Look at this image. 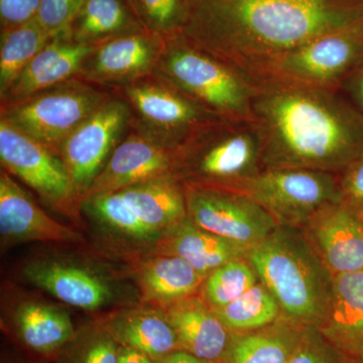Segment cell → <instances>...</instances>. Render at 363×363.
<instances>
[{
  "mask_svg": "<svg viewBox=\"0 0 363 363\" xmlns=\"http://www.w3.org/2000/svg\"><path fill=\"white\" fill-rule=\"evenodd\" d=\"M117 363H152V359L138 351L121 346Z\"/></svg>",
  "mask_w": 363,
  "mask_h": 363,
  "instance_id": "ab89813d",
  "label": "cell"
},
{
  "mask_svg": "<svg viewBox=\"0 0 363 363\" xmlns=\"http://www.w3.org/2000/svg\"><path fill=\"white\" fill-rule=\"evenodd\" d=\"M363 63V23L325 33L245 71L248 77L340 90Z\"/></svg>",
  "mask_w": 363,
  "mask_h": 363,
  "instance_id": "8992f818",
  "label": "cell"
},
{
  "mask_svg": "<svg viewBox=\"0 0 363 363\" xmlns=\"http://www.w3.org/2000/svg\"><path fill=\"white\" fill-rule=\"evenodd\" d=\"M162 310L176 332L181 350L207 362H221L233 332L222 323L199 293Z\"/></svg>",
  "mask_w": 363,
  "mask_h": 363,
  "instance_id": "d6986e66",
  "label": "cell"
},
{
  "mask_svg": "<svg viewBox=\"0 0 363 363\" xmlns=\"http://www.w3.org/2000/svg\"><path fill=\"white\" fill-rule=\"evenodd\" d=\"M97 47L67 38L52 40L21 74L2 104L25 99L75 78Z\"/></svg>",
  "mask_w": 363,
  "mask_h": 363,
  "instance_id": "ffe728a7",
  "label": "cell"
},
{
  "mask_svg": "<svg viewBox=\"0 0 363 363\" xmlns=\"http://www.w3.org/2000/svg\"><path fill=\"white\" fill-rule=\"evenodd\" d=\"M152 245L150 255H178L205 276L231 260L247 259L250 252L242 245L195 225L188 217Z\"/></svg>",
  "mask_w": 363,
  "mask_h": 363,
  "instance_id": "44dd1931",
  "label": "cell"
},
{
  "mask_svg": "<svg viewBox=\"0 0 363 363\" xmlns=\"http://www.w3.org/2000/svg\"><path fill=\"white\" fill-rule=\"evenodd\" d=\"M341 89L347 91L355 106L363 114V63L346 79Z\"/></svg>",
  "mask_w": 363,
  "mask_h": 363,
  "instance_id": "74e56055",
  "label": "cell"
},
{
  "mask_svg": "<svg viewBox=\"0 0 363 363\" xmlns=\"http://www.w3.org/2000/svg\"><path fill=\"white\" fill-rule=\"evenodd\" d=\"M250 79L264 169L339 174L362 156L363 114L340 90Z\"/></svg>",
  "mask_w": 363,
  "mask_h": 363,
  "instance_id": "7a4b0ae2",
  "label": "cell"
},
{
  "mask_svg": "<svg viewBox=\"0 0 363 363\" xmlns=\"http://www.w3.org/2000/svg\"><path fill=\"white\" fill-rule=\"evenodd\" d=\"M212 363H218V362H212Z\"/></svg>",
  "mask_w": 363,
  "mask_h": 363,
  "instance_id": "b9f144b4",
  "label": "cell"
},
{
  "mask_svg": "<svg viewBox=\"0 0 363 363\" xmlns=\"http://www.w3.org/2000/svg\"><path fill=\"white\" fill-rule=\"evenodd\" d=\"M363 23V0H186L178 35L245 72Z\"/></svg>",
  "mask_w": 363,
  "mask_h": 363,
  "instance_id": "6da1fadb",
  "label": "cell"
},
{
  "mask_svg": "<svg viewBox=\"0 0 363 363\" xmlns=\"http://www.w3.org/2000/svg\"><path fill=\"white\" fill-rule=\"evenodd\" d=\"M228 190L250 196L278 226L293 228H303L322 208L341 202L337 174L311 169H262Z\"/></svg>",
  "mask_w": 363,
  "mask_h": 363,
  "instance_id": "ba28073f",
  "label": "cell"
},
{
  "mask_svg": "<svg viewBox=\"0 0 363 363\" xmlns=\"http://www.w3.org/2000/svg\"><path fill=\"white\" fill-rule=\"evenodd\" d=\"M334 276L363 269V219L342 202L327 205L301 228Z\"/></svg>",
  "mask_w": 363,
  "mask_h": 363,
  "instance_id": "9a60e30c",
  "label": "cell"
},
{
  "mask_svg": "<svg viewBox=\"0 0 363 363\" xmlns=\"http://www.w3.org/2000/svg\"><path fill=\"white\" fill-rule=\"evenodd\" d=\"M40 0H0L2 30L33 21L37 16Z\"/></svg>",
  "mask_w": 363,
  "mask_h": 363,
  "instance_id": "8d00e7d4",
  "label": "cell"
},
{
  "mask_svg": "<svg viewBox=\"0 0 363 363\" xmlns=\"http://www.w3.org/2000/svg\"><path fill=\"white\" fill-rule=\"evenodd\" d=\"M262 169V140L255 121H219L182 145L175 176L184 186L233 189Z\"/></svg>",
  "mask_w": 363,
  "mask_h": 363,
  "instance_id": "5b68a950",
  "label": "cell"
},
{
  "mask_svg": "<svg viewBox=\"0 0 363 363\" xmlns=\"http://www.w3.org/2000/svg\"><path fill=\"white\" fill-rule=\"evenodd\" d=\"M0 233L11 242L78 243L80 234L49 216L6 171L0 174Z\"/></svg>",
  "mask_w": 363,
  "mask_h": 363,
  "instance_id": "e0dca14e",
  "label": "cell"
},
{
  "mask_svg": "<svg viewBox=\"0 0 363 363\" xmlns=\"http://www.w3.org/2000/svg\"><path fill=\"white\" fill-rule=\"evenodd\" d=\"M131 121L133 112L128 102L111 97L62 145L60 157L81 200L104 168Z\"/></svg>",
  "mask_w": 363,
  "mask_h": 363,
  "instance_id": "8fae6325",
  "label": "cell"
},
{
  "mask_svg": "<svg viewBox=\"0 0 363 363\" xmlns=\"http://www.w3.org/2000/svg\"><path fill=\"white\" fill-rule=\"evenodd\" d=\"M14 323L21 342L45 354L61 350L76 336L70 316L44 303L25 302L18 306Z\"/></svg>",
  "mask_w": 363,
  "mask_h": 363,
  "instance_id": "484cf974",
  "label": "cell"
},
{
  "mask_svg": "<svg viewBox=\"0 0 363 363\" xmlns=\"http://www.w3.org/2000/svg\"><path fill=\"white\" fill-rule=\"evenodd\" d=\"M213 311L230 332L257 330L281 316L276 298L260 281L233 302Z\"/></svg>",
  "mask_w": 363,
  "mask_h": 363,
  "instance_id": "f1b7e54d",
  "label": "cell"
},
{
  "mask_svg": "<svg viewBox=\"0 0 363 363\" xmlns=\"http://www.w3.org/2000/svg\"><path fill=\"white\" fill-rule=\"evenodd\" d=\"M54 40L37 18L2 30L0 47V95L4 99L21 74L43 49Z\"/></svg>",
  "mask_w": 363,
  "mask_h": 363,
  "instance_id": "83f0119b",
  "label": "cell"
},
{
  "mask_svg": "<svg viewBox=\"0 0 363 363\" xmlns=\"http://www.w3.org/2000/svg\"><path fill=\"white\" fill-rule=\"evenodd\" d=\"M341 202L363 219V155L337 174Z\"/></svg>",
  "mask_w": 363,
  "mask_h": 363,
  "instance_id": "d590c367",
  "label": "cell"
},
{
  "mask_svg": "<svg viewBox=\"0 0 363 363\" xmlns=\"http://www.w3.org/2000/svg\"><path fill=\"white\" fill-rule=\"evenodd\" d=\"M28 283L66 304L95 311L113 298L111 285L90 269L57 260H38L23 269Z\"/></svg>",
  "mask_w": 363,
  "mask_h": 363,
  "instance_id": "ac0fdd59",
  "label": "cell"
},
{
  "mask_svg": "<svg viewBox=\"0 0 363 363\" xmlns=\"http://www.w3.org/2000/svg\"><path fill=\"white\" fill-rule=\"evenodd\" d=\"M289 363H345L315 327H305Z\"/></svg>",
  "mask_w": 363,
  "mask_h": 363,
  "instance_id": "e575fe53",
  "label": "cell"
},
{
  "mask_svg": "<svg viewBox=\"0 0 363 363\" xmlns=\"http://www.w3.org/2000/svg\"><path fill=\"white\" fill-rule=\"evenodd\" d=\"M182 147L135 130L119 143L82 201L160 177L175 175Z\"/></svg>",
  "mask_w": 363,
  "mask_h": 363,
  "instance_id": "4fadbf2b",
  "label": "cell"
},
{
  "mask_svg": "<svg viewBox=\"0 0 363 363\" xmlns=\"http://www.w3.org/2000/svg\"><path fill=\"white\" fill-rule=\"evenodd\" d=\"M155 74L221 121H253L252 79L180 35L166 39Z\"/></svg>",
  "mask_w": 363,
  "mask_h": 363,
  "instance_id": "277c9868",
  "label": "cell"
},
{
  "mask_svg": "<svg viewBox=\"0 0 363 363\" xmlns=\"http://www.w3.org/2000/svg\"><path fill=\"white\" fill-rule=\"evenodd\" d=\"M147 30L133 21L123 0H86L69 32L76 43L101 45L107 40Z\"/></svg>",
  "mask_w": 363,
  "mask_h": 363,
  "instance_id": "4316f807",
  "label": "cell"
},
{
  "mask_svg": "<svg viewBox=\"0 0 363 363\" xmlns=\"http://www.w3.org/2000/svg\"><path fill=\"white\" fill-rule=\"evenodd\" d=\"M143 298L160 309L200 292L207 276L178 255H150L138 266Z\"/></svg>",
  "mask_w": 363,
  "mask_h": 363,
  "instance_id": "cb8c5ba5",
  "label": "cell"
},
{
  "mask_svg": "<svg viewBox=\"0 0 363 363\" xmlns=\"http://www.w3.org/2000/svg\"><path fill=\"white\" fill-rule=\"evenodd\" d=\"M119 345L152 359L180 350L176 332L162 309H130L114 313L100 324Z\"/></svg>",
  "mask_w": 363,
  "mask_h": 363,
  "instance_id": "7402d4cb",
  "label": "cell"
},
{
  "mask_svg": "<svg viewBox=\"0 0 363 363\" xmlns=\"http://www.w3.org/2000/svg\"><path fill=\"white\" fill-rule=\"evenodd\" d=\"M184 187L188 218L195 225L250 250L278 227L264 207L238 191Z\"/></svg>",
  "mask_w": 363,
  "mask_h": 363,
  "instance_id": "30bf717a",
  "label": "cell"
},
{
  "mask_svg": "<svg viewBox=\"0 0 363 363\" xmlns=\"http://www.w3.org/2000/svg\"><path fill=\"white\" fill-rule=\"evenodd\" d=\"M0 160L9 173L51 206L67 211L77 201V193L58 152L4 118L0 121Z\"/></svg>",
  "mask_w": 363,
  "mask_h": 363,
  "instance_id": "7c38bea8",
  "label": "cell"
},
{
  "mask_svg": "<svg viewBox=\"0 0 363 363\" xmlns=\"http://www.w3.org/2000/svg\"><path fill=\"white\" fill-rule=\"evenodd\" d=\"M316 329L345 362H363V269L333 277L330 302Z\"/></svg>",
  "mask_w": 363,
  "mask_h": 363,
  "instance_id": "2e32d148",
  "label": "cell"
},
{
  "mask_svg": "<svg viewBox=\"0 0 363 363\" xmlns=\"http://www.w3.org/2000/svg\"><path fill=\"white\" fill-rule=\"evenodd\" d=\"M164 44V38L150 30L114 38L98 45L78 75L97 84H130L155 73Z\"/></svg>",
  "mask_w": 363,
  "mask_h": 363,
  "instance_id": "5bb4252c",
  "label": "cell"
},
{
  "mask_svg": "<svg viewBox=\"0 0 363 363\" xmlns=\"http://www.w3.org/2000/svg\"><path fill=\"white\" fill-rule=\"evenodd\" d=\"M147 30L164 39L180 32L186 13V0H133Z\"/></svg>",
  "mask_w": 363,
  "mask_h": 363,
  "instance_id": "1f68e13d",
  "label": "cell"
},
{
  "mask_svg": "<svg viewBox=\"0 0 363 363\" xmlns=\"http://www.w3.org/2000/svg\"><path fill=\"white\" fill-rule=\"evenodd\" d=\"M152 363H212L201 358L195 357L185 350H175L162 355V357L152 359Z\"/></svg>",
  "mask_w": 363,
  "mask_h": 363,
  "instance_id": "f35d334b",
  "label": "cell"
},
{
  "mask_svg": "<svg viewBox=\"0 0 363 363\" xmlns=\"http://www.w3.org/2000/svg\"><path fill=\"white\" fill-rule=\"evenodd\" d=\"M86 0H40L37 21L54 39L68 38Z\"/></svg>",
  "mask_w": 363,
  "mask_h": 363,
  "instance_id": "836d02e7",
  "label": "cell"
},
{
  "mask_svg": "<svg viewBox=\"0 0 363 363\" xmlns=\"http://www.w3.org/2000/svg\"><path fill=\"white\" fill-rule=\"evenodd\" d=\"M304 329L281 316L257 330L233 332L219 363H289Z\"/></svg>",
  "mask_w": 363,
  "mask_h": 363,
  "instance_id": "d4e9b609",
  "label": "cell"
},
{
  "mask_svg": "<svg viewBox=\"0 0 363 363\" xmlns=\"http://www.w3.org/2000/svg\"><path fill=\"white\" fill-rule=\"evenodd\" d=\"M345 363H363V362H345Z\"/></svg>",
  "mask_w": 363,
  "mask_h": 363,
  "instance_id": "60d3db41",
  "label": "cell"
},
{
  "mask_svg": "<svg viewBox=\"0 0 363 363\" xmlns=\"http://www.w3.org/2000/svg\"><path fill=\"white\" fill-rule=\"evenodd\" d=\"M123 87L138 118L136 130L174 147L221 121L155 73Z\"/></svg>",
  "mask_w": 363,
  "mask_h": 363,
  "instance_id": "9c48e42d",
  "label": "cell"
},
{
  "mask_svg": "<svg viewBox=\"0 0 363 363\" xmlns=\"http://www.w3.org/2000/svg\"><path fill=\"white\" fill-rule=\"evenodd\" d=\"M111 96L71 79L18 101L2 104L1 118L60 155L62 145Z\"/></svg>",
  "mask_w": 363,
  "mask_h": 363,
  "instance_id": "52a82bcc",
  "label": "cell"
},
{
  "mask_svg": "<svg viewBox=\"0 0 363 363\" xmlns=\"http://www.w3.org/2000/svg\"><path fill=\"white\" fill-rule=\"evenodd\" d=\"M259 281L247 259L231 260L210 272L200 289V295L212 309L233 302Z\"/></svg>",
  "mask_w": 363,
  "mask_h": 363,
  "instance_id": "f546056e",
  "label": "cell"
},
{
  "mask_svg": "<svg viewBox=\"0 0 363 363\" xmlns=\"http://www.w3.org/2000/svg\"><path fill=\"white\" fill-rule=\"evenodd\" d=\"M67 363H117L121 345L102 328L75 336Z\"/></svg>",
  "mask_w": 363,
  "mask_h": 363,
  "instance_id": "d6a6232c",
  "label": "cell"
},
{
  "mask_svg": "<svg viewBox=\"0 0 363 363\" xmlns=\"http://www.w3.org/2000/svg\"><path fill=\"white\" fill-rule=\"evenodd\" d=\"M118 192L136 216L159 238L188 217L185 187L175 175L142 182Z\"/></svg>",
  "mask_w": 363,
  "mask_h": 363,
  "instance_id": "603a6c76",
  "label": "cell"
},
{
  "mask_svg": "<svg viewBox=\"0 0 363 363\" xmlns=\"http://www.w3.org/2000/svg\"><path fill=\"white\" fill-rule=\"evenodd\" d=\"M131 1H133V0H131Z\"/></svg>",
  "mask_w": 363,
  "mask_h": 363,
  "instance_id": "7bdbcfd3",
  "label": "cell"
},
{
  "mask_svg": "<svg viewBox=\"0 0 363 363\" xmlns=\"http://www.w3.org/2000/svg\"><path fill=\"white\" fill-rule=\"evenodd\" d=\"M260 283L271 292L281 316L316 327L328 308L333 274L301 228L278 226L247 255Z\"/></svg>",
  "mask_w": 363,
  "mask_h": 363,
  "instance_id": "3957f363",
  "label": "cell"
},
{
  "mask_svg": "<svg viewBox=\"0 0 363 363\" xmlns=\"http://www.w3.org/2000/svg\"><path fill=\"white\" fill-rule=\"evenodd\" d=\"M83 202L98 221L117 233L142 242L159 240V235L136 216L118 191L92 196Z\"/></svg>",
  "mask_w": 363,
  "mask_h": 363,
  "instance_id": "4dcf8cb0",
  "label": "cell"
}]
</instances>
